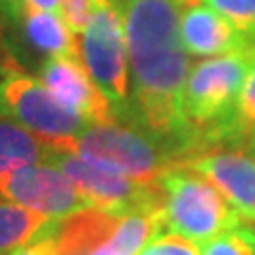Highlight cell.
<instances>
[{"label": "cell", "instance_id": "1", "mask_svg": "<svg viewBox=\"0 0 255 255\" xmlns=\"http://www.w3.org/2000/svg\"><path fill=\"white\" fill-rule=\"evenodd\" d=\"M124 19L130 58L134 124L168 142L181 162L198 153L183 113L191 73L181 41L179 0H115Z\"/></svg>", "mask_w": 255, "mask_h": 255}, {"label": "cell", "instance_id": "2", "mask_svg": "<svg viewBox=\"0 0 255 255\" xmlns=\"http://www.w3.org/2000/svg\"><path fill=\"white\" fill-rule=\"evenodd\" d=\"M253 62L255 43L247 49L215 55L191 66L183 96V113L198 142V153L223 147V132Z\"/></svg>", "mask_w": 255, "mask_h": 255}, {"label": "cell", "instance_id": "3", "mask_svg": "<svg viewBox=\"0 0 255 255\" xmlns=\"http://www.w3.org/2000/svg\"><path fill=\"white\" fill-rule=\"evenodd\" d=\"M53 255H138L151 238L164 234L162 211L113 213L90 206L45 228Z\"/></svg>", "mask_w": 255, "mask_h": 255}, {"label": "cell", "instance_id": "4", "mask_svg": "<svg viewBox=\"0 0 255 255\" xmlns=\"http://www.w3.org/2000/svg\"><path fill=\"white\" fill-rule=\"evenodd\" d=\"M162 191L164 234H177L196 245H206L243 219L209 179L183 164L157 179Z\"/></svg>", "mask_w": 255, "mask_h": 255}, {"label": "cell", "instance_id": "5", "mask_svg": "<svg viewBox=\"0 0 255 255\" xmlns=\"http://www.w3.org/2000/svg\"><path fill=\"white\" fill-rule=\"evenodd\" d=\"M68 151L147 185L157 183L166 170L181 164L168 142L126 122L90 124Z\"/></svg>", "mask_w": 255, "mask_h": 255}, {"label": "cell", "instance_id": "6", "mask_svg": "<svg viewBox=\"0 0 255 255\" xmlns=\"http://www.w3.org/2000/svg\"><path fill=\"white\" fill-rule=\"evenodd\" d=\"M0 115L30 130L45 145L68 151L90 124L70 111L38 81L26 75L13 55L0 60Z\"/></svg>", "mask_w": 255, "mask_h": 255}, {"label": "cell", "instance_id": "7", "mask_svg": "<svg viewBox=\"0 0 255 255\" xmlns=\"http://www.w3.org/2000/svg\"><path fill=\"white\" fill-rule=\"evenodd\" d=\"M79 58L92 81L107 96L119 122L134 124L128 47L117 2L98 4L90 26L79 36Z\"/></svg>", "mask_w": 255, "mask_h": 255}, {"label": "cell", "instance_id": "8", "mask_svg": "<svg viewBox=\"0 0 255 255\" xmlns=\"http://www.w3.org/2000/svg\"><path fill=\"white\" fill-rule=\"evenodd\" d=\"M49 164L66 174L79 187V191L94 206L113 213H136V211H162V191L159 185L138 183L126 174L102 168L73 151L51 149Z\"/></svg>", "mask_w": 255, "mask_h": 255}, {"label": "cell", "instance_id": "9", "mask_svg": "<svg viewBox=\"0 0 255 255\" xmlns=\"http://www.w3.org/2000/svg\"><path fill=\"white\" fill-rule=\"evenodd\" d=\"M0 198L38 211L51 219H64L94 206L79 187L49 162L23 166L0 177Z\"/></svg>", "mask_w": 255, "mask_h": 255}, {"label": "cell", "instance_id": "10", "mask_svg": "<svg viewBox=\"0 0 255 255\" xmlns=\"http://www.w3.org/2000/svg\"><path fill=\"white\" fill-rule=\"evenodd\" d=\"M181 164L209 179L241 219L255 221V157L251 153L217 147L191 155Z\"/></svg>", "mask_w": 255, "mask_h": 255}, {"label": "cell", "instance_id": "11", "mask_svg": "<svg viewBox=\"0 0 255 255\" xmlns=\"http://www.w3.org/2000/svg\"><path fill=\"white\" fill-rule=\"evenodd\" d=\"M38 81L64 107L81 115L87 124L119 122L107 96L92 81L90 73L77 58H68V55L49 58L38 68Z\"/></svg>", "mask_w": 255, "mask_h": 255}, {"label": "cell", "instance_id": "12", "mask_svg": "<svg viewBox=\"0 0 255 255\" xmlns=\"http://www.w3.org/2000/svg\"><path fill=\"white\" fill-rule=\"evenodd\" d=\"M181 41L189 55L215 58L253 45L223 15L206 4H196L181 15Z\"/></svg>", "mask_w": 255, "mask_h": 255}, {"label": "cell", "instance_id": "13", "mask_svg": "<svg viewBox=\"0 0 255 255\" xmlns=\"http://www.w3.org/2000/svg\"><path fill=\"white\" fill-rule=\"evenodd\" d=\"M9 21L17 23L23 43L34 53L49 55V58H79V43L75 32L68 28L60 11H45L36 6L23 4V9Z\"/></svg>", "mask_w": 255, "mask_h": 255}, {"label": "cell", "instance_id": "14", "mask_svg": "<svg viewBox=\"0 0 255 255\" xmlns=\"http://www.w3.org/2000/svg\"><path fill=\"white\" fill-rule=\"evenodd\" d=\"M51 155V147L36 138L30 130L13 119L0 115V177L23 166L43 164Z\"/></svg>", "mask_w": 255, "mask_h": 255}, {"label": "cell", "instance_id": "15", "mask_svg": "<svg viewBox=\"0 0 255 255\" xmlns=\"http://www.w3.org/2000/svg\"><path fill=\"white\" fill-rule=\"evenodd\" d=\"M53 219L0 198V255L32 243Z\"/></svg>", "mask_w": 255, "mask_h": 255}, {"label": "cell", "instance_id": "16", "mask_svg": "<svg viewBox=\"0 0 255 255\" xmlns=\"http://www.w3.org/2000/svg\"><path fill=\"white\" fill-rule=\"evenodd\" d=\"M253 130H255V62L245 79L234 113L226 126V132H223V145L232 147L243 140H249Z\"/></svg>", "mask_w": 255, "mask_h": 255}, {"label": "cell", "instance_id": "17", "mask_svg": "<svg viewBox=\"0 0 255 255\" xmlns=\"http://www.w3.org/2000/svg\"><path fill=\"white\" fill-rule=\"evenodd\" d=\"M202 255H255V230L238 223L206 243Z\"/></svg>", "mask_w": 255, "mask_h": 255}, {"label": "cell", "instance_id": "18", "mask_svg": "<svg viewBox=\"0 0 255 255\" xmlns=\"http://www.w3.org/2000/svg\"><path fill=\"white\" fill-rule=\"evenodd\" d=\"M204 4L223 15L241 34L255 43V0H204Z\"/></svg>", "mask_w": 255, "mask_h": 255}, {"label": "cell", "instance_id": "19", "mask_svg": "<svg viewBox=\"0 0 255 255\" xmlns=\"http://www.w3.org/2000/svg\"><path fill=\"white\" fill-rule=\"evenodd\" d=\"M138 255H202L200 245L177 234H157L138 251Z\"/></svg>", "mask_w": 255, "mask_h": 255}, {"label": "cell", "instance_id": "20", "mask_svg": "<svg viewBox=\"0 0 255 255\" xmlns=\"http://www.w3.org/2000/svg\"><path fill=\"white\" fill-rule=\"evenodd\" d=\"M96 13L94 0H60V15L75 34L81 36Z\"/></svg>", "mask_w": 255, "mask_h": 255}, {"label": "cell", "instance_id": "21", "mask_svg": "<svg viewBox=\"0 0 255 255\" xmlns=\"http://www.w3.org/2000/svg\"><path fill=\"white\" fill-rule=\"evenodd\" d=\"M6 255H53V243L43 230V232L38 234L32 243L23 245V247H17V249H13L11 253H6Z\"/></svg>", "mask_w": 255, "mask_h": 255}, {"label": "cell", "instance_id": "22", "mask_svg": "<svg viewBox=\"0 0 255 255\" xmlns=\"http://www.w3.org/2000/svg\"><path fill=\"white\" fill-rule=\"evenodd\" d=\"M23 2L45 11H60V0H23Z\"/></svg>", "mask_w": 255, "mask_h": 255}, {"label": "cell", "instance_id": "23", "mask_svg": "<svg viewBox=\"0 0 255 255\" xmlns=\"http://www.w3.org/2000/svg\"><path fill=\"white\" fill-rule=\"evenodd\" d=\"M26 4L23 0H0V11L2 13H11V11H17Z\"/></svg>", "mask_w": 255, "mask_h": 255}, {"label": "cell", "instance_id": "24", "mask_svg": "<svg viewBox=\"0 0 255 255\" xmlns=\"http://www.w3.org/2000/svg\"><path fill=\"white\" fill-rule=\"evenodd\" d=\"M183 6H196L198 2H202V0H179Z\"/></svg>", "mask_w": 255, "mask_h": 255}, {"label": "cell", "instance_id": "25", "mask_svg": "<svg viewBox=\"0 0 255 255\" xmlns=\"http://www.w3.org/2000/svg\"><path fill=\"white\" fill-rule=\"evenodd\" d=\"M249 151H251V155L255 157V134H253V136L249 138Z\"/></svg>", "mask_w": 255, "mask_h": 255}, {"label": "cell", "instance_id": "26", "mask_svg": "<svg viewBox=\"0 0 255 255\" xmlns=\"http://www.w3.org/2000/svg\"><path fill=\"white\" fill-rule=\"evenodd\" d=\"M94 2H96V6H98V4H109V2H115V0H94Z\"/></svg>", "mask_w": 255, "mask_h": 255}, {"label": "cell", "instance_id": "27", "mask_svg": "<svg viewBox=\"0 0 255 255\" xmlns=\"http://www.w3.org/2000/svg\"><path fill=\"white\" fill-rule=\"evenodd\" d=\"M253 134H255V130H253ZM253 134H251V136H253Z\"/></svg>", "mask_w": 255, "mask_h": 255}]
</instances>
